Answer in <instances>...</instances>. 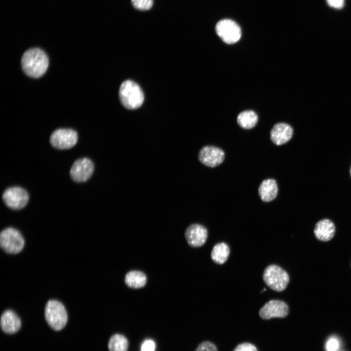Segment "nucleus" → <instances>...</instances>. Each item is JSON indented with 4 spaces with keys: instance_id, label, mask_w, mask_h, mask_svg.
I'll list each match as a JSON object with an SVG mask.
<instances>
[{
    "instance_id": "obj_21",
    "label": "nucleus",
    "mask_w": 351,
    "mask_h": 351,
    "mask_svg": "<svg viewBox=\"0 0 351 351\" xmlns=\"http://www.w3.org/2000/svg\"><path fill=\"white\" fill-rule=\"evenodd\" d=\"M135 8L140 11L150 10L153 5V0H131Z\"/></svg>"
},
{
    "instance_id": "obj_5",
    "label": "nucleus",
    "mask_w": 351,
    "mask_h": 351,
    "mask_svg": "<svg viewBox=\"0 0 351 351\" xmlns=\"http://www.w3.org/2000/svg\"><path fill=\"white\" fill-rule=\"evenodd\" d=\"M0 245L5 252L16 254L22 250L24 240L18 230L9 227L3 230L0 233Z\"/></svg>"
},
{
    "instance_id": "obj_19",
    "label": "nucleus",
    "mask_w": 351,
    "mask_h": 351,
    "mask_svg": "<svg viewBox=\"0 0 351 351\" xmlns=\"http://www.w3.org/2000/svg\"><path fill=\"white\" fill-rule=\"evenodd\" d=\"M257 115L252 110L242 112L237 117L238 124L245 129H250L254 128L257 123Z\"/></svg>"
},
{
    "instance_id": "obj_27",
    "label": "nucleus",
    "mask_w": 351,
    "mask_h": 351,
    "mask_svg": "<svg viewBox=\"0 0 351 351\" xmlns=\"http://www.w3.org/2000/svg\"><path fill=\"white\" fill-rule=\"evenodd\" d=\"M350 175H351V167H350Z\"/></svg>"
},
{
    "instance_id": "obj_26",
    "label": "nucleus",
    "mask_w": 351,
    "mask_h": 351,
    "mask_svg": "<svg viewBox=\"0 0 351 351\" xmlns=\"http://www.w3.org/2000/svg\"><path fill=\"white\" fill-rule=\"evenodd\" d=\"M328 4L331 7L341 9L344 5V0H327Z\"/></svg>"
},
{
    "instance_id": "obj_24",
    "label": "nucleus",
    "mask_w": 351,
    "mask_h": 351,
    "mask_svg": "<svg viewBox=\"0 0 351 351\" xmlns=\"http://www.w3.org/2000/svg\"><path fill=\"white\" fill-rule=\"evenodd\" d=\"M338 346L339 344L337 340L334 338H332L328 341L326 348L327 351H336Z\"/></svg>"
},
{
    "instance_id": "obj_1",
    "label": "nucleus",
    "mask_w": 351,
    "mask_h": 351,
    "mask_svg": "<svg viewBox=\"0 0 351 351\" xmlns=\"http://www.w3.org/2000/svg\"><path fill=\"white\" fill-rule=\"evenodd\" d=\"M21 64L23 71L27 76L39 78L46 71L49 60L43 51L33 48L24 52L21 58Z\"/></svg>"
},
{
    "instance_id": "obj_6",
    "label": "nucleus",
    "mask_w": 351,
    "mask_h": 351,
    "mask_svg": "<svg viewBox=\"0 0 351 351\" xmlns=\"http://www.w3.org/2000/svg\"><path fill=\"white\" fill-rule=\"evenodd\" d=\"M215 31L223 41L229 44L238 41L241 36L240 26L235 21L230 19L219 21L215 26Z\"/></svg>"
},
{
    "instance_id": "obj_10",
    "label": "nucleus",
    "mask_w": 351,
    "mask_h": 351,
    "mask_svg": "<svg viewBox=\"0 0 351 351\" xmlns=\"http://www.w3.org/2000/svg\"><path fill=\"white\" fill-rule=\"evenodd\" d=\"M225 156L224 151L221 148L213 145H206L199 151L198 158L203 165L214 168L223 162Z\"/></svg>"
},
{
    "instance_id": "obj_28",
    "label": "nucleus",
    "mask_w": 351,
    "mask_h": 351,
    "mask_svg": "<svg viewBox=\"0 0 351 351\" xmlns=\"http://www.w3.org/2000/svg\"></svg>"
},
{
    "instance_id": "obj_11",
    "label": "nucleus",
    "mask_w": 351,
    "mask_h": 351,
    "mask_svg": "<svg viewBox=\"0 0 351 351\" xmlns=\"http://www.w3.org/2000/svg\"><path fill=\"white\" fill-rule=\"evenodd\" d=\"M94 165L92 161L87 157L76 160L72 165L70 174L71 178L76 182H85L92 175Z\"/></svg>"
},
{
    "instance_id": "obj_25",
    "label": "nucleus",
    "mask_w": 351,
    "mask_h": 351,
    "mask_svg": "<svg viewBox=\"0 0 351 351\" xmlns=\"http://www.w3.org/2000/svg\"><path fill=\"white\" fill-rule=\"evenodd\" d=\"M155 345L152 340L146 341L142 345L141 351H154Z\"/></svg>"
},
{
    "instance_id": "obj_14",
    "label": "nucleus",
    "mask_w": 351,
    "mask_h": 351,
    "mask_svg": "<svg viewBox=\"0 0 351 351\" xmlns=\"http://www.w3.org/2000/svg\"><path fill=\"white\" fill-rule=\"evenodd\" d=\"M21 327V321L18 315L13 311H4L0 318V328L7 334L18 332Z\"/></svg>"
},
{
    "instance_id": "obj_17",
    "label": "nucleus",
    "mask_w": 351,
    "mask_h": 351,
    "mask_svg": "<svg viewBox=\"0 0 351 351\" xmlns=\"http://www.w3.org/2000/svg\"><path fill=\"white\" fill-rule=\"evenodd\" d=\"M124 282L130 288L140 289L145 286L147 283V276L141 271L137 270L130 271L126 274Z\"/></svg>"
},
{
    "instance_id": "obj_18",
    "label": "nucleus",
    "mask_w": 351,
    "mask_h": 351,
    "mask_svg": "<svg viewBox=\"0 0 351 351\" xmlns=\"http://www.w3.org/2000/svg\"><path fill=\"white\" fill-rule=\"evenodd\" d=\"M230 254L229 245L224 242L216 244L213 247L211 254L212 260L216 264L222 265L225 263Z\"/></svg>"
},
{
    "instance_id": "obj_8",
    "label": "nucleus",
    "mask_w": 351,
    "mask_h": 351,
    "mask_svg": "<svg viewBox=\"0 0 351 351\" xmlns=\"http://www.w3.org/2000/svg\"><path fill=\"white\" fill-rule=\"evenodd\" d=\"M2 198L8 207L14 210H20L26 205L29 195L24 189L20 187H12L5 190Z\"/></svg>"
},
{
    "instance_id": "obj_12",
    "label": "nucleus",
    "mask_w": 351,
    "mask_h": 351,
    "mask_svg": "<svg viewBox=\"0 0 351 351\" xmlns=\"http://www.w3.org/2000/svg\"><path fill=\"white\" fill-rule=\"evenodd\" d=\"M185 236L188 244L191 247H199L204 245L207 241L208 230L201 224L193 223L186 228Z\"/></svg>"
},
{
    "instance_id": "obj_20",
    "label": "nucleus",
    "mask_w": 351,
    "mask_h": 351,
    "mask_svg": "<svg viewBox=\"0 0 351 351\" xmlns=\"http://www.w3.org/2000/svg\"><path fill=\"white\" fill-rule=\"evenodd\" d=\"M108 348L109 351H128L129 342L123 334H114L108 341Z\"/></svg>"
},
{
    "instance_id": "obj_16",
    "label": "nucleus",
    "mask_w": 351,
    "mask_h": 351,
    "mask_svg": "<svg viewBox=\"0 0 351 351\" xmlns=\"http://www.w3.org/2000/svg\"><path fill=\"white\" fill-rule=\"evenodd\" d=\"M278 193V186L276 180L268 178L263 180L259 186L258 194L263 202H270L274 199Z\"/></svg>"
},
{
    "instance_id": "obj_4",
    "label": "nucleus",
    "mask_w": 351,
    "mask_h": 351,
    "mask_svg": "<svg viewBox=\"0 0 351 351\" xmlns=\"http://www.w3.org/2000/svg\"><path fill=\"white\" fill-rule=\"evenodd\" d=\"M262 278L268 287L277 292L285 290L290 281L287 272L275 264L270 265L265 269Z\"/></svg>"
},
{
    "instance_id": "obj_3",
    "label": "nucleus",
    "mask_w": 351,
    "mask_h": 351,
    "mask_svg": "<svg viewBox=\"0 0 351 351\" xmlns=\"http://www.w3.org/2000/svg\"><path fill=\"white\" fill-rule=\"evenodd\" d=\"M45 320L55 331H60L66 325L68 316L64 305L56 300H49L44 310Z\"/></svg>"
},
{
    "instance_id": "obj_15",
    "label": "nucleus",
    "mask_w": 351,
    "mask_h": 351,
    "mask_svg": "<svg viewBox=\"0 0 351 351\" xmlns=\"http://www.w3.org/2000/svg\"><path fill=\"white\" fill-rule=\"evenodd\" d=\"M313 233L318 240L327 242L334 236L335 226L332 220L327 218L323 219L316 223Z\"/></svg>"
},
{
    "instance_id": "obj_9",
    "label": "nucleus",
    "mask_w": 351,
    "mask_h": 351,
    "mask_svg": "<svg viewBox=\"0 0 351 351\" xmlns=\"http://www.w3.org/2000/svg\"><path fill=\"white\" fill-rule=\"evenodd\" d=\"M289 313L288 304L284 301L273 299L265 303L260 309L259 315L263 319L284 318Z\"/></svg>"
},
{
    "instance_id": "obj_13",
    "label": "nucleus",
    "mask_w": 351,
    "mask_h": 351,
    "mask_svg": "<svg viewBox=\"0 0 351 351\" xmlns=\"http://www.w3.org/2000/svg\"><path fill=\"white\" fill-rule=\"evenodd\" d=\"M293 135L292 127L287 123L280 122L275 124L270 132V138L276 145H281L288 142Z\"/></svg>"
},
{
    "instance_id": "obj_7",
    "label": "nucleus",
    "mask_w": 351,
    "mask_h": 351,
    "mask_svg": "<svg viewBox=\"0 0 351 351\" xmlns=\"http://www.w3.org/2000/svg\"><path fill=\"white\" fill-rule=\"evenodd\" d=\"M78 138L77 133L75 130L68 128H60L52 133L50 142L56 148L67 149L75 145Z\"/></svg>"
},
{
    "instance_id": "obj_22",
    "label": "nucleus",
    "mask_w": 351,
    "mask_h": 351,
    "mask_svg": "<svg viewBox=\"0 0 351 351\" xmlns=\"http://www.w3.org/2000/svg\"><path fill=\"white\" fill-rule=\"evenodd\" d=\"M195 351H217V350L214 344L205 341L201 343Z\"/></svg>"
},
{
    "instance_id": "obj_23",
    "label": "nucleus",
    "mask_w": 351,
    "mask_h": 351,
    "mask_svg": "<svg viewBox=\"0 0 351 351\" xmlns=\"http://www.w3.org/2000/svg\"><path fill=\"white\" fill-rule=\"evenodd\" d=\"M233 351H258V350L253 344L244 342L238 345Z\"/></svg>"
},
{
    "instance_id": "obj_2",
    "label": "nucleus",
    "mask_w": 351,
    "mask_h": 351,
    "mask_svg": "<svg viewBox=\"0 0 351 351\" xmlns=\"http://www.w3.org/2000/svg\"><path fill=\"white\" fill-rule=\"evenodd\" d=\"M119 97L122 104L131 110L140 107L144 99L140 86L131 80H126L122 83L119 90Z\"/></svg>"
}]
</instances>
